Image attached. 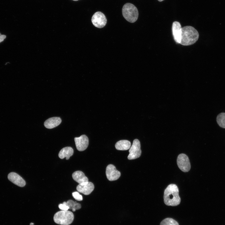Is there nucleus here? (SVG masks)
Segmentation results:
<instances>
[{"mask_svg": "<svg viewBox=\"0 0 225 225\" xmlns=\"http://www.w3.org/2000/svg\"><path fill=\"white\" fill-rule=\"evenodd\" d=\"M181 26L180 23L178 22H173L172 27V31L174 39L177 44H180L181 34Z\"/></svg>", "mask_w": 225, "mask_h": 225, "instance_id": "9b49d317", "label": "nucleus"}, {"mask_svg": "<svg viewBox=\"0 0 225 225\" xmlns=\"http://www.w3.org/2000/svg\"><path fill=\"white\" fill-rule=\"evenodd\" d=\"M159 2H162V1H163V0H158Z\"/></svg>", "mask_w": 225, "mask_h": 225, "instance_id": "b1692460", "label": "nucleus"}, {"mask_svg": "<svg viewBox=\"0 0 225 225\" xmlns=\"http://www.w3.org/2000/svg\"><path fill=\"white\" fill-rule=\"evenodd\" d=\"M66 205L68 206L69 209H75L76 210L80 209L81 208V205L80 204L71 200L67 201Z\"/></svg>", "mask_w": 225, "mask_h": 225, "instance_id": "a211bd4d", "label": "nucleus"}, {"mask_svg": "<svg viewBox=\"0 0 225 225\" xmlns=\"http://www.w3.org/2000/svg\"><path fill=\"white\" fill-rule=\"evenodd\" d=\"M140 142L138 139H134L132 146L129 150L128 158L129 160L135 159L139 158L141 154Z\"/></svg>", "mask_w": 225, "mask_h": 225, "instance_id": "423d86ee", "label": "nucleus"}, {"mask_svg": "<svg viewBox=\"0 0 225 225\" xmlns=\"http://www.w3.org/2000/svg\"><path fill=\"white\" fill-rule=\"evenodd\" d=\"M73 153V150L72 148L67 147L62 148L59 152L58 156L61 159L66 158V160H68L72 156Z\"/></svg>", "mask_w": 225, "mask_h": 225, "instance_id": "2eb2a0df", "label": "nucleus"}, {"mask_svg": "<svg viewBox=\"0 0 225 225\" xmlns=\"http://www.w3.org/2000/svg\"><path fill=\"white\" fill-rule=\"evenodd\" d=\"M163 199L165 204L167 206H175L180 203L179 189L176 184H172L168 186L164 191Z\"/></svg>", "mask_w": 225, "mask_h": 225, "instance_id": "f257e3e1", "label": "nucleus"}, {"mask_svg": "<svg viewBox=\"0 0 225 225\" xmlns=\"http://www.w3.org/2000/svg\"><path fill=\"white\" fill-rule=\"evenodd\" d=\"M160 225H179L178 222L174 219L167 218L161 222Z\"/></svg>", "mask_w": 225, "mask_h": 225, "instance_id": "6ab92c4d", "label": "nucleus"}, {"mask_svg": "<svg viewBox=\"0 0 225 225\" xmlns=\"http://www.w3.org/2000/svg\"><path fill=\"white\" fill-rule=\"evenodd\" d=\"M74 141L76 148L79 151H84L88 146V138L85 135H82L79 137L75 138Z\"/></svg>", "mask_w": 225, "mask_h": 225, "instance_id": "1a4fd4ad", "label": "nucleus"}, {"mask_svg": "<svg viewBox=\"0 0 225 225\" xmlns=\"http://www.w3.org/2000/svg\"><path fill=\"white\" fill-rule=\"evenodd\" d=\"M74 216L71 212L68 210H61L57 212L54 215V222L62 225H69L74 219Z\"/></svg>", "mask_w": 225, "mask_h": 225, "instance_id": "7ed1b4c3", "label": "nucleus"}, {"mask_svg": "<svg viewBox=\"0 0 225 225\" xmlns=\"http://www.w3.org/2000/svg\"><path fill=\"white\" fill-rule=\"evenodd\" d=\"M8 178L10 181L18 186L23 187L26 185L24 180L16 172L10 173L8 175Z\"/></svg>", "mask_w": 225, "mask_h": 225, "instance_id": "f8f14e48", "label": "nucleus"}, {"mask_svg": "<svg viewBox=\"0 0 225 225\" xmlns=\"http://www.w3.org/2000/svg\"><path fill=\"white\" fill-rule=\"evenodd\" d=\"M177 163L179 168L184 172H188L191 168V165L188 156L184 153L178 155L177 159Z\"/></svg>", "mask_w": 225, "mask_h": 225, "instance_id": "39448f33", "label": "nucleus"}, {"mask_svg": "<svg viewBox=\"0 0 225 225\" xmlns=\"http://www.w3.org/2000/svg\"><path fill=\"white\" fill-rule=\"evenodd\" d=\"M218 124L221 127L225 128V113L222 112L219 114L217 118Z\"/></svg>", "mask_w": 225, "mask_h": 225, "instance_id": "f3484780", "label": "nucleus"}, {"mask_svg": "<svg viewBox=\"0 0 225 225\" xmlns=\"http://www.w3.org/2000/svg\"><path fill=\"white\" fill-rule=\"evenodd\" d=\"M6 38V35H2L0 33V43L3 41Z\"/></svg>", "mask_w": 225, "mask_h": 225, "instance_id": "4be33fe9", "label": "nucleus"}, {"mask_svg": "<svg viewBox=\"0 0 225 225\" xmlns=\"http://www.w3.org/2000/svg\"><path fill=\"white\" fill-rule=\"evenodd\" d=\"M106 175L108 179L110 181L117 180L121 176L120 172L117 170L112 164H109L106 167Z\"/></svg>", "mask_w": 225, "mask_h": 225, "instance_id": "6e6552de", "label": "nucleus"}, {"mask_svg": "<svg viewBox=\"0 0 225 225\" xmlns=\"http://www.w3.org/2000/svg\"><path fill=\"white\" fill-rule=\"evenodd\" d=\"M72 177L73 180L79 184L88 181V178L81 171H77L74 172L72 174Z\"/></svg>", "mask_w": 225, "mask_h": 225, "instance_id": "4468645a", "label": "nucleus"}, {"mask_svg": "<svg viewBox=\"0 0 225 225\" xmlns=\"http://www.w3.org/2000/svg\"><path fill=\"white\" fill-rule=\"evenodd\" d=\"M199 34L198 31L191 26L182 28L180 44L183 46H189L195 43L198 40Z\"/></svg>", "mask_w": 225, "mask_h": 225, "instance_id": "f03ea898", "label": "nucleus"}, {"mask_svg": "<svg viewBox=\"0 0 225 225\" xmlns=\"http://www.w3.org/2000/svg\"><path fill=\"white\" fill-rule=\"evenodd\" d=\"M61 122L60 118L53 117L47 119L44 122V125L48 129H52L59 125Z\"/></svg>", "mask_w": 225, "mask_h": 225, "instance_id": "ddd939ff", "label": "nucleus"}, {"mask_svg": "<svg viewBox=\"0 0 225 225\" xmlns=\"http://www.w3.org/2000/svg\"><path fill=\"white\" fill-rule=\"evenodd\" d=\"M91 21L95 27L101 28L106 25L107 20L103 13L100 12H97L92 16Z\"/></svg>", "mask_w": 225, "mask_h": 225, "instance_id": "0eeeda50", "label": "nucleus"}, {"mask_svg": "<svg viewBox=\"0 0 225 225\" xmlns=\"http://www.w3.org/2000/svg\"><path fill=\"white\" fill-rule=\"evenodd\" d=\"M72 196L76 200L81 201L82 200V197L78 192H75L72 193Z\"/></svg>", "mask_w": 225, "mask_h": 225, "instance_id": "aec40b11", "label": "nucleus"}, {"mask_svg": "<svg viewBox=\"0 0 225 225\" xmlns=\"http://www.w3.org/2000/svg\"><path fill=\"white\" fill-rule=\"evenodd\" d=\"M131 143L127 140H121L117 142L115 144L116 149L119 150H126L130 149Z\"/></svg>", "mask_w": 225, "mask_h": 225, "instance_id": "dca6fc26", "label": "nucleus"}, {"mask_svg": "<svg viewBox=\"0 0 225 225\" xmlns=\"http://www.w3.org/2000/svg\"><path fill=\"white\" fill-rule=\"evenodd\" d=\"M59 208L62 210H68L69 209V207L66 205V202H64L62 204L58 205Z\"/></svg>", "mask_w": 225, "mask_h": 225, "instance_id": "412c9836", "label": "nucleus"}, {"mask_svg": "<svg viewBox=\"0 0 225 225\" xmlns=\"http://www.w3.org/2000/svg\"><path fill=\"white\" fill-rule=\"evenodd\" d=\"M33 224H34V223L32 222L30 224V225H33Z\"/></svg>", "mask_w": 225, "mask_h": 225, "instance_id": "5701e85b", "label": "nucleus"}, {"mask_svg": "<svg viewBox=\"0 0 225 225\" xmlns=\"http://www.w3.org/2000/svg\"><path fill=\"white\" fill-rule=\"evenodd\" d=\"M73 0V1H77V0Z\"/></svg>", "mask_w": 225, "mask_h": 225, "instance_id": "393cba45", "label": "nucleus"}, {"mask_svg": "<svg viewBox=\"0 0 225 225\" xmlns=\"http://www.w3.org/2000/svg\"><path fill=\"white\" fill-rule=\"evenodd\" d=\"M122 14L124 18L128 22L133 23L138 17V13L137 8L131 3H126L122 8Z\"/></svg>", "mask_w": 225, "mask_h": 225, "instance_id": "20e7f679", "label": "nucleus"}, {"mask_svg": "<svg viewBox=\"0 0 225 225\" xmlns=\"http://www.w3.org/2000/svg\"><path fill=\"white\" fill-rule=\"evenodd\" d=\"M94 188L93 183L88 181L79 184L77 186L76 189L78 192L88 195L93 191Z\"/></svg>", "mask_w": 225, "mask_h": 225, "instance_id": "9d476101", "label": "nucleus"}]
</instances>
